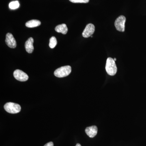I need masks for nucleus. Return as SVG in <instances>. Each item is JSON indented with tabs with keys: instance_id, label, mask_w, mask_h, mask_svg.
Masks as SVG:
<instances>
[{
	"instance_id": "nucleus-1",
	"label": "nucleus",
	"mask_w": 146,
	"mask_h": 146,
	"mask_svg": "<svg viewBox=\"0 0 146 146\" xmlns=\"http://www.w3.org/2000/svg\"><path fill=\"white\" fill-rule=\"evenodd\" d=\"M106 70L107 74L110 76L115 75L117 73V68L115 60L112 58L109 57L107 58L106 65Z\"/></svg>"
},
{
	"instance_id": "nucleus-2",
	"label": "nucleus",
	"mask_w": 146,
	"mask_h": 146,
	"mask_svg": "<svg viewBox=\"0 0 146 146\" xmlns=\"http://www.w3.org/2000/svg\"><path fill=\"white\" fill-rule=\"evenodd\" d=\"M72 72V68L70 65L63 66L58 68L55 71L54 75L58 78H63L70 74Z\"/></svg>"
},
{
	"instance_id": "nucleus-3",
	"label": "nucleus",
	"mask_w": 146,
	"mask_h": 146,
	"mask_svg": "<svg viewBox=\"0 0 146 146\" xmlns=\"http://www.w3.org/2000/svg\"><path fill=\"white\" fill-rule=\"evenodd\" d=\"M7 112L11 114H16L21 111V108L20 105L13 102H8L4 106Z\"/></svg>"
},
{
	"instance_id": "nucleus-4",
	"label": "nucleus",
	"mask_w": 146,
	"mask_h": 146,
	"mask_svg": "<svg viewBox=\"0 0 146 146\" xmlns=\"http://www.w3.org/2000/svg\"><path fill=\"white\" fill-rule=\"evenodd\" d=\"M126 18L124 16H121L118 17L115 21V27L118 31L123 32L125 29Z\"/></svg>"
},
{
	"instance_id": "nucleus-5",
	"label": "nucleus",
	"mask_w": 146,
	"mask_h": 146,
	"mask_svg": "<svg viewBox=\"0 0 146 146\" xmlns=\"http://www.w3.org/2000/svg\"><path fill=\"white\" fill-rule=\"evenodd\" d=\"M14 77L19 81L25 82L28 80V75L23 71L16 70L13 72Z\"/></svg>"
},
{
	"instance_id": "nucleus-6",
	"label": "nucleus",
	"mask_w": 146,
	"mask_h": 146,
	"mask_svg": "<svg viewBox=\"0 0 146 146\" xmlns=\"http://www.w3.org/2000/svg\"><path fill=\"white\" fill-rule=\"evenodd\" d=\"M95 30V27L94 25L92 24H89L86 26L82 33V36L84 38H88L94 34Z\"/></svg>"
},
{
	"instance_id": "nucleus-7",
	"label": "nucleus",
	"mask_w": 146,
	"mask_h": 146,
	"mask_svg": "<svg viewBox=\"0 0 146 146\" xmlns=\"http://www.w3.org/2000/svg\"><path fill=\"white\" fill-rule=\"evenodd\" d=\"M5 43L9 48H16L17 44L15 38L13 35L10 33H7L6 36Z\"/></svg>"
},
{
	"instance_id": "nucleus-8",
	"label": "nucleus",
	"mask_w": 146,
	"mask_h": 146,
	"mask_svg": "<svg viewBox=\"0 0 146 146\" xmlns=\"http://www.w3.org/2000/svg\"><path fill=\"white\" fill-rule=\"evenodd\" d=\"M85 132L90 138H94L98 133V127L95 125L86 127L85 129Z\"/></svg>"
},
{
	"instance_id": "nucleus-9",
	"label": "nucleus",
	"mask_w": 146,
	"mask_h": 146,
	"mask_svg": "<svg viewBox=\"0 0 146 146\" xmlns=\"http://www.w3.org/2000/svg\"><path fill=\"white\" fill-rule=\"evenodd\" d=\"M34 40L32 37H30L25 42V48L26 51L29 53H32L34 50L33 44Z\"/></svg>"
},
{
	"instance_id": "nucleus-10",
	"label": "nucleus",
	"mask_w": 146,
	"mask_h": 146,
	"mask_svg": "<svg viewBox=\"0 0 146 146\" xmlns=\"http://www.w3.org/2000/svg\"><path fill=\"white\" fill-rule=\"evenodd\" d=\"M55 30L58 33H61L64 35L67 34L68 31V27L65 24L58 25L56 27Z\"/></svg>"
},
{
	"instance_id": "nucleus-11",
	"label": "nucleus",
	"mask_w": 146,
	"mask_h": 146,
	"mask_svg": "<svg viewBox=\"0 0 146 146\" xmlns=\"http://www.w3.org/2000/svg\"><path fill=\"white\" fill-rule=\"evenodd\" d=\"M41 24V23L40 21L37 20H32L27 22L25 25L28 28H33L39 26Z\"/></svg>"
},
{
	"instance_id": "nucleus-12",
	"label": "nucleus",
	"mask_w": 146,
	"mask_h": 146,
	"mask_svg": "<svg viewBox=\"0 0 146 146\" xmlns=\"http://www.w3.org/2000/svg\"><path fill=\"white\" fill-rule=\"evenodd\" d=\"M57 42L55 36H52L50 39L49 47L51 48H54L57 45Z\"/></svg>"
},
{
	"instance_id": "nucleus-13",
	"label": "nucleus",
	"mask_w": 146,
	"mask_h": 146,
	"mask_svg": "<svg viewBox=\"0 0 146 146\" xmlns=\"http://www.w3.org/2000/svg\"><path fill=\"white\" fill-rule=\"evenodd\" d=\"M20 6V4L18 1H15L11 2L9 4V8L11 9H15L18 8Z\"/></svg>"
},
{
	"instance_id": "nucleus-14",
	"label": "nucleus",
	"mask_w": 146,
	"mask_h": 146,
	"mask_svg": "<svg viewBox=\"0 0 146 146\" xmlns=\"http://www.w3.org/2000/svg\"><path fill=\"white\" fill-rule=\"evenodd\" d=\"M71 2L73 3H86L89 1V0H69Z\"/></svg>"
},
{
	"instance_id": "nucleus-15",
	"label": "nucleus",
	"mask_w": 146,
	"mask_h": 146,
	"mask_svg": "<svg viewBox=\"0 0 146 146\" xmlns=\"http://www.w3.org/2000/svg\"><path fill=\"white\" fill-rule=\"evenodd\" d=\"M44 146H54V144L52 142H50L47 143Z\"/></svg>"
},
{
	"instance_id": "nucleus-16",
	"label": "nucleus",
	"mask_w": 146,
	"mask_h": 146,
	"mask_svg": "<svg viewBox=\"0 0 146 146\" xmlns=\"http://www.w3.org/2000/svg\"><path fill=\"white\" fill-rule=\"evenodd\" d=\"M76 146H81V145H80V144L78 143L76 144Z\"/></svg>"
},
{
	"instance_id": "nucleus-17",
	"label": "nucleus",
	"mask_w": 146,
	"mask_h": 146,
	"mask_svg": "<svg viewBox=\"0 0 146 146\" xmlns=\"http://www.w3.org/2000/svg\"><path fill=\"white\" fill-rule=\"evenodd\" d=\"M114 60H115V61H116V60H117V59H116V58H114Z\"/></svg>"
}]
</instances>
